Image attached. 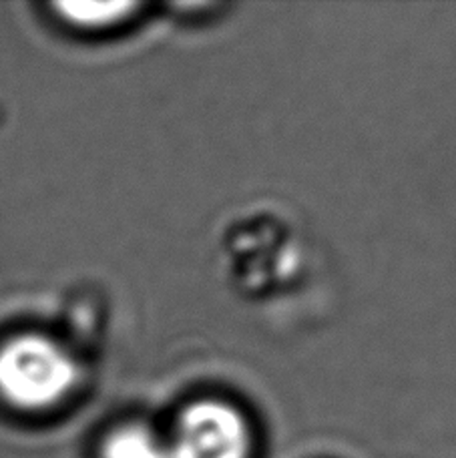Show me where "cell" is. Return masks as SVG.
<instances>
[{
    "label": "cell",
    "instance_id": "cell-1",
    "mask_svg": "<svg viewBox=\"0 0 456 458\" xmlns=\"http://www.w3.org/2000/svg\"><path fill=\"white\" fill-rule=\"evenodd\" d=\"M75 382V362L48 338L19 336L0 348V394L14 406L27 411L53 406Z\"/></svg>",
    "mask_w": 456,
    "mask_h": 458
},
{
    "label": "cell",
    "instance_id": "cell-2",
    "mask_svg": "<svg viewBox=\"0 0 456 458\" xmlns=\"http://www.w3.org/2000/svg\"><path fill=\"white\" fill-rule=\"evenodd\" d=\"M249 428L235 408L214 403H198L185 408L177 422L171 458H248Z\"/></svg>",
    "mask_w": 456,
    "mask_h": 458
},
{
    "label": "cell",
    "instance_id": "cell-3",
    "mask_svg": "<svg viewBox=\"0 0 456 458\" xmlns=\"http://www.w3.org/2000/svg\"><path fill=\"white\" fill-rule=\"evenodd\" d=\"M103 458H171L169 446L145 427H123L103 445Z\"/></svg>",
    "mask_w": 456,
    "mask_h": 458
},
{
    "label": "cell",
    "instance_id": "cell-4",
    "mask_svg": "<svg viewBox=\"0 0 456 458\" xmlns=\"http://www.w3.org/2000/svg\"><path fill=\"white\" fill-rule=\"evenodd\" d=\"M64 19L79 24V27H109L127 19L139 4L131 3H61L56 4Z\"/></svg>",
    "mask_w": 456,
    "mask_h": 458
}]
</instances>
